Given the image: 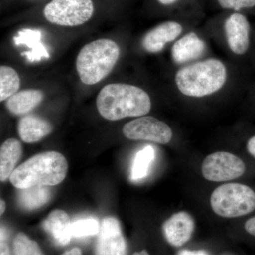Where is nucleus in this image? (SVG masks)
<instances>
[{
  "label": "nucleus",
  "instance_id": "f257e3e1",
  "mask_svg": "<svg viewBox=\"0 0 255 255\" xmlns=\"http://www.w3.org/2000/svg\"><path fill=\"white\" fill-rule=\"evenodd\" d=\"M151 100L147 92L140 87L127 84H110L97 96L99 113L109 121L127 117H140L148 114Z\"/></svg>",
  "mask_w": 255,
  "mask_h": 255
},
{
  "label": "nucleus",
  "instance_id": "f03ea898",
  "mask_svg": "<svg viewBox=\"0 0 255 255\" xmlns=\"http://www.w3.org/2000/svg\"><path fill=\"white\" fill-rule=\"evenodd\" d=\"M67 159L55 151L33 156L14 169L10 182L18 189L46 186L51 187L63 182L68 172Z\"/></svg>",
  "mask_w": 255,
  "mask_h": 255
},
{
  "label": "nucleus",
  "instance_id": "7ed1b4c3",
  "mask_svg": "<svg viewBox=\"0 0 255 255\" xmlns=\"http://www.w3.org/2000/svg\"><path fill=\"white\" fill-rule=\"evenodd\" d=\"M227 72L224 64L210 58L179 70L175 76L176 85L183 95L203 97L219 91L225 85Z\"/></svg>",
  "mask_w": 255,
  "mask_h": 255
},
{
  "label": "nucleus",
  "instance_id": "20e7f679",
  "mask_svg": "<svg viewBox=\"0 0 255 255\" xmlns=\"http://www.w3.org/2000/svg\"><path fill=\"white\" fill-rule=\"evenodd\" d=\"M120 49L116 42L99 39L85 45L76 60V68L82 83L93 85L103 80L118 61Z\"/></svg>",
  "mask_w": 255,
  "mask_h": 255
},
{
  "label": "nucleus",
  "instance_id": "39448f33",
  "mask_svg": "<svg viewBox=\"0 0 255 255\" xmlns=\"http://www.w3.org/2000/svg\"><path fill=\"white\" fill-rule=\"evenodd\" d=\"M210 202L215 214L221 217H241L255 209V192L245 184L228 183L213 191Z\"/></svg>",
  "mask_w": 255,
  "mask_h": 255
},
{
  "label": "nucleus",
  "instance_id": "423d86ee",
  "mask_svg": "<svg viewBox=\"0 0 255 255\" xmlns=\"http://www.w3.org/2000/svg\"><path fill=\"white\" fill-rule=\"evenodd\" d=\"M94 9L92 0H52L45 6L43 14L53 24L77 26L87 22Z\"/></svg>",
  "mask_w": 255,
  "mask_h": 255
},
{
  "label": "nucleus",
  "instance_id": "0eeeda50",
  "mask_svg": "<svg viewBox=\"0 0 255 255\" xmlns=\"http://www.w3.org/2000/svg\"><path fill=\"white\" fill-rule=\"evenodd\" d=\"M246 166L243 159L231 152H216L204 159L201 173L206 180L221 182L234 180L245 174Z\"/></svg>",
  "mask_w": 255,
  "mask_h": 255
},
{
  "label": "nucleus",
  "instance_id": "6e6552de",
  "mask_svg": "<svg viewBox=\"0 0 255 255\" xmlns=\"http://www.w3.org/2000/svg\"><path fill=\"white\" fill-rule=\"evenodd\" d=\"M124 136L129 140H145L155 143H169L172 129L167 124L152 117H142L128 122L123 128Z\"/></svg>",
  "mask_w": 255,
  "mask_h": 255
},
{
  "label": "nucleus",
  "instance_id": "1a4fd4ad",
  "mask_svg": "<svg viewBox=\"0 0 255 255\" xmlns=\"http://www.w3.org/2000/svg\"><path fill=\"white\" fill-rule=\"evenodd\" d=\"M127 245L120 223L114 217H107L100 224L95 246V255H127Z\"/></svg>",
  "mask_w": 255,
  "mask_h": 255
},
{
  "label": "nucleus",
  "instance_id": "9d476101",
  "mask_svg": "<svg viewBox=\"0 0 255 255\" xmlns=\"http://www.w3.org/2000/svg\"><path fill=\"white\" fill-rule=\"evenodd\" d=\"M228 46L235 54H246L251 43V25L248 18L234 13L226 19L224 25Z\"/></svg>",
  "mask_w": 255,
  "mask_h": 255
},
{
  "label": "nucleus",
  "instance_id": "9b49d317",
  "mask_svg": "<svg viewBox=\"0 0 255 255\" xmlns=\"http://www.w3.org/2000/svg\"><path fill=\"white\" fill-rule=\"evenodd\" d=\"M166 240L174 247H181L189 241L194 230L192 216L186 211L172 215L162 226Z\"/></svg>",
  "mask_w": 255,
  "mask_h": 255
},
{
  "label": "nucleus",
  "instance_id": "f8f14e48",
  "mask_svg": "<svg viewBox=\"0 0 255 255\" xmlns=\"http://www.w3.org/2000/svg\"><path fill=\"white\" fill-rule=\"evenodd\" d=\"M182 30V25L175 21L161 23L145 35L142 40V46L149 53H159L167 43L177 38Z\"/></svg>",
  "mask_w": 255,
  "mask_h": 255
},
{
  "label": "nucleus",
  "instance_id": "ddd939ff",
  "mask_svg": "<svg viewBox=\"0 0 255 255\" xmlns=\"http://www.w3.org/2000/svg\"><path fill=\"white\" fill-rule=\"evenodd\" d=\"M71 225L68 214L63 210L56 209L48 215L42 226L55 245L65 246L70 243L73 237Z\"/></svg>",
  "mask_w": 255,
  "mask_h": 255
},
{
  "label": "nucleus",
  "instance_id": "4468645a",
  "mask_svg": "<svg viewBox=\"0 0 255 255\" xmlns=\"http://www.w3.org/2000/svg\"><path fill=\"white\" fill-rule=\"evenodd\" d=\"M53 127L49 122L38 116L28 114L18 122V135L26 143H34L49 135Z\"/></svg>",
  "mask_w": 255,
  "mask_h": 255
},
{
  "label": "nucleus",
  "instance_id": "2eb2a0df",
  "mask_svg": "<svg viewBox=\"0 0 255 255\" xmlns=\"http://www.w3.org/2000/svg\"><path fill=\"white\" fill-rule=\"evenodd\" d=\"M206 44L195 33H189L174 43L172 58L177 64L187 63L200 58L204 54Z\"/></svg>",
  "mask_w": 255,
  "mask_h": 255
},
{
  "label": "nucleus",
  "instance_id": "dca6fc26",
  "mask_svg": "<svg viewBox=\"0 0 255 255\" xmlns=\"http://www.w3.org/2000/svg\"><path fill=\"white\" fill-rule=\"evenodd\" d=\"M44 95L41 90H26L16 92L6 102L10 113L15 116L26 115L41 103Z\"/></svg>",
  "mask_w": 255,
  "mask_h": 255
},
{
  "label": "nucleus",
  "instance_id": "f3484780",
  "mask_svg": "<svg viewBox=\"0 0 255 255\" xmlns=\"http://www.w3.org/2000/svg\"><path fill=\"white\" fill-rule=\"evenodd\" d=\"M22 155L21 142L15 138H10L1 145L0 148V179L5 182L14 172V167Z\"/></svg>",
  "mask_w": 255,
  "mask_h": 255
},
{
  "label": "nucleus",
  "instance_id": "a211bd4d",
  "mask_svg": "<svg viewBox=\"0 0 255 255\" xmlns=\"http://www.w3.org/2000/svg\"><path fill=\"white\" fill-rule=\"evenodd\" d=\"M41 32L38 30L23 29L18 32L14 41L16 46L25 44L31 48L30 52L21 53L26 55L30 62L40 61L42 58H49L46 47L41 42Z\"/></svg>",
  "mask_w": 255,
  "mask_h": 255
},
{
  "label": "nucleus",
  "instance_id": "6ab92c4d",
  "mask_svg": "<svg viewBox=\"0 0 255 255\" xmlns=\"http://www.w3.org/2000/svg\"><path fill=\"white\" fill-rule=\"evenodd\" d=\"M51 198V191L46 186L20 189L18 194V202L22 209L33 211L39 209L49 201Z\"/></svg>",
  "mask_w": 255,
  "mask_h": 255
},
{
  "label": "nucleus",
  "instance_id": "aec40b11",
  "mask_svg": "<svg viewBox=\"0 0 255 255\" xmlns=\"http://www.w3.org/2000/svg\"><path fill=\"white\" fill-rule=\"evenodd\" d=\"M155 157V151L151 145H147L137 152L132 166V180L138 181L147 177Z\"/></svg>",
  "mask_w": 255,
  "mask_h": 255
},
{
  "label": "nucleus",
  "instance_id": "412c9836",
  "mask_svg": "<svg viewBox=\"0 0 255 255\" xmlns=\"http://www.w3.org/2000/svg\"><path fill=\"white\" fill-rule=\"evenodd\" d=\"M19 76L16 70L11 67H0V102L7 100L19 90Z\"/></svg>",
  "mask_w": 255,
  "mask_h": 255
},
{
  "label": "nucleus",
  "instance_id": "4be33fe9",
  "mask_svg": "<svg viewBox=\"0 0 255 255\" xmlns=\"http://www.w3.org/2000/svg\"><path fill=\"white\" fill-rule=\"evenodd\" d=\"M13 253L14 255H44L38 243L23 233H18L14 238Z\"/></svg>",
  "mask_w": 255,
  "mask_h": 255
},
{
  "label": "nucleus",
  "instance_id": "5701e85b",
  "mask_svg": "<svg viewBox=\"0 0 255 255\" xmlns=\"http://www.w3.org/2000/svg\"><path fill=\"white\" fill-rule=\"evenodd\" d=\"M100 225L94 219L78 220L72 223V236L75 238H84L95 236L100 232Z\"/></svg>",
  "mask_w": 255,
  "mask_h": 255
},
{
  "label": "nucleus",
  "instance_id": "b1692460",
  "mask_svg": "<svg viewBox=\"0 0 255 255\" xmlns=\"http://www.w3.org/2000/svg\"><path fill=\"white\" fill-rule=\"evenodd\" d=\"M218 1L223 9H233L235 11L255 6V0H218Z\"/></svg>",
  "mask_w": 255,
  "mask_h": 255
},
{
  "label": "nucleus",
  "instance_id": "393cba45",
  "mask_svg": "<svg viewBox=\"0 0 255 255\" xmlns=\"http://www.w3.org/2000/svg\"><path fill=\"white\" fill-rule=\"evenodd\" d=\"M245 229L247 233L255 237V216L246 221L245 223Z\"/></svg>",
  "mask_w": 255,
  "mask_h": 255
},
{
  "label": "nucleus",
  "instance_id": "a878e982",
  "mask_svg": "<svg viewBox=\"0 0 255 255\" xmlns=\"http://www.w3.org/2000/svg\"><path fill=\"white\" fill-rule=\"evenodd\" d=\"M247 150L250 155L255 158V135L252 136L247 142Z\"/></svg>",
  "mask_w": 255,
  "mask_h": 255
},
{
  "label": "nucleus",
  "instance_id": "bb28decb",
  "mask_svg": "<svg viewBox=\"0 0 255 255\" xmlns=\"http://www.w3.org/2000/svg\"><path fill=\"white\" fill-rule=\"evenodd\" d=\"M6 239H1L0 243V255H10L9 248L6 244Z\"/></svg>",
  "mask_w": 255,
  "mask_h": 255
},
{
  "label": "nucleus",
  "instance_id": "cd10ccee",
  "mask_svg": "<svg viewBox=\"0 0 255 255\" xmlns=\"http://www.w3.org/2000/svg\"><path fill=\"white\" fill-rule=\"evenodd\" d=\"M178 255H209L206 252L204 251H182Z\"/></svg>",
  "mask_w": 255,
  "mask_h": 255
},
{
  "label": "nucleus",
  "instance_id": "c85d7f7f",
  "mask_svg": "<svg viewBox=\"0 0 255 255\" xmlns=\"http://www.w3.org/2000/svg\"><path fill=\"white\" fill-rule=\"evenodd\" d=\"M62 255H82V251L80 248H75L70 251H66Z\"/></svg>",
  "mask_w": 255,
  "mask_h": 255
},
{
  "label": "nucleus",
  "instance_id": "c756f323",
  "mask_svg": "<svg viewBox=\"0 0 255 255\" xmlns=\"http://www.w3.org/2000/svg\"><path fill=\"white\" fill-rule=\"evenodd\" d=\"M161 4L171 5L175 3L177 0H157Z\"/></svg>",
  "mask_w": 255,
  "mask_h": 255
},
{
  "label": "nucleus",
  "instance_id": "7c9ffc66",
  "mask_svg": "<svg viewBox=\"0 0 255 255\" xmlns=\"http://www.w3.org/2000/svg\"><path fill=\"white\" fill-rule=\"evenodd\" d=\"M0 214L2 215L4 214L5 211V209H6V204H5L4 201H3L2 199H1L0 201Z\"/></svg>",
  "mask_w": 255,
  "mask_h": 255
},
{
  "label": "nucleus",
  "instance_id": "2f4dec72",
  "mask_svg": "<svg viewBox=\"0 0 255 255\" xmlns=\"http://www.w3.org/2000/svg\"><path fill=\"white\" fill-rule=\"evenodd\" d=\"M132 255H150L148 254V253H147V251H142L141 252H137V253H134Z\"/></svg>",
  "mask_w": 255,
  "mask_h": 255
}]
</instances>
